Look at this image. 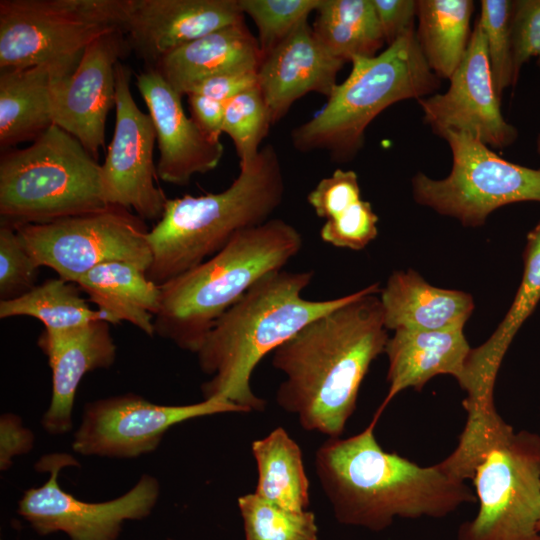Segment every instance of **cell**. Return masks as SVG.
<instances>
[{"instance_id": "74e56055", "label": "cell", "mask_w": 540, "mask_h": 540, "mask_svg": "<svg viewBox=\"0 0 540 540\" xmlns=\"http://www.w3.org/2000/svg\"><path fill=\"white\" fill-rule=\"evenodd\" d=\"M511 34L516 83L521 67L531 58H537L540 67V0L513 1Z\"/></svg>"}, {"instance_id": "ffe728a7", "label": "cell", "mask_w": 540, "mask_h": 540, "mask_svg": "<svg viewBox=\"0 0 540 540\" xmlns=\"http://www.w3.org/2000/svg\"><path fill=\"white\" fill-rule=\"evenodd\" d=\"M345 62L319 42L308 21L300 23L263 58L258 87L267 104L272 125L282 119L300 97L315 92L331 95Z\"/></svg>"}, {"instance_id": "3957f363", "label": "cell", "mask_w": 540, "mask_h": 540, "mask_svg": "<svg viewBox=\"0 0 540 540\" xmlns=\"http://www.w3.org/2000/svg\"><path fill=\"white\" fill-rule=\"evenodd\" d=\"M313 276V271L271 272L216 321L196 352L200 369L210 377L201 386L203 399L226 400L247 412L264 409L265 401L250 385L258 363L311 321L354 295L305 299L302 292Z\"/></svg>"}, {"instance_id": "5bb4252c", "label": "cell", "mask_w": 540, "mask_h": 540, "mask_svg": "<svg viewBox=\"0 0 540 540\" xmlns=\"http://www.w3.org/2000/svg\"><path fill=\"white\" fill-rule=\"evenodd\" d=\"M131 77V69L118 62L115 127L100 171L102 197L107 205L124 207L144 221H158L168 198L156 184V132L149 113L140 110L132 96Z\"/></svg>"}, {"instance_id": "7bdbcfd3", "label": "cell", "mask_w": 540, "mask_h": 540, "mask_svg": "<svg viewBox=\"0 0 540 540\" xmlns=\"http://www.w3.org/2000/svg\"><path fill=\"white\" fill-rule=\"evenodd\" d=\"M525 248L540 251V222L528 233Z\"/></svg>"}, {"instance_id": "83f0119b", "label": "cell", "mask_w": 540, "mask_h": 540, "mask_svg": "<svg viewBox=\"0 0 540 540\" xmlns=\"http://www.w3.org/2000/svg\"><path fill=\"white\" fill-rule=\"evenodd\" d=\"M316 12L314 34L345 63L375 57L385 44L372 0H321Z\"/></svg>"}, {"instance_id": "f1b7e54d", "label": "cell", "mask_w": 540, "mask_h": 540, "mask_svg": "<svg viewBox=\"0 0 540 540\" xmlns=\"http://www.w3.org/2000/svg\"><path fill=\"white\" fill-rule=\"evenodd\" d=\"M471 0L417 1V39L433 73L439 78L453 75L469 43Z\"/></svg>"}, {"instance_id": "603a6c76", "label": "cell", "mask_w": 540, "mask_h": 540, "mask_svg": "<svg viewBox=\"0 0 540 540\" xmlns=\"http://www.w3.org/2000/svg\"><path fill=\"white\" fill-rule=\"evenodd\" d=\"M82 56V55H81ZM81 56L0 70V147L34 141L53 122L54 90Z\"/></svg>"}, {"instance_id": "30bf717a", "label": "cell", "mask_w": 540, "mask_h": 540, "mask_svg": "<svg viewBox=\"0 0 540 540\" xmlns=\"http://www.w3.org/2000/svg\"><path fill=\"white\" fill-rule=\"evenodd\" d=\"M15 229L39 267L73 283L103 263L124 261L146 272L152 260L145 221L116 205Z\"/></svg>"}, {"instance_id": "d4e9b609", "label": "cell", "mask_w": 540, "mask_h": 540, "mask_svg": "<svg viewBox=\"0 0 540 540\" xmlns=\"http://www.w3.org/2000/svg\"><path fill=\"white\" fill-rule=\"evenodd\" d=\"M380 292L384 325L394 331L464 328L474 309L470 294L435 287L412 269L393 272Z\"/></svg>"}, {"instance_id": "8d00e7d4", "label": "cell", "mask_w": 540, "mask_h": 540, "mask_svg": "<svg viewBox=\"0 0 540 540\" xmlns=\"http://www.w3.org/2000/svg\"><path fill=\"white\" fill-rule=\"evenodd\" d=\"M361 200L357 174L352 170L336 169L319 181L308 194L307 201L320 218L331 220Z\"/></svg>"}, {"instance_id": "f35d334b", "label": "cell", "mask_w": 540, "mask_h": 540, "mask_svg": "<svg viewBox=\"0 0 540 540\" xmlns=\"http://www.w3.org/2000/svg\"><path fill=\"white\" fill-rule=\"evenodd\" d=\"M385 43L391 45L408 31L414 29L417 1L372 0Z\"/></svg>"}, {"instance_id": "60d3db41", "label": "cell", "mask_w": 540, "mask_h": 540, "mask_svg": "<svg viewBox=\"0 0 540 540\" xmlns=\"http://www.w3.org/2000/svg\"><path fill=\"white\" fill-rule=\"evenodd\" d=\"M257 85L258 71L229 72L202 81L188 94H200L226 102Z\"/></svg>"}, {"instance_id": "4dcf8cb0", "label": "cell", "mask_w": 540, "mask_h": 540, "mask_svg": "<svg viewBox=\"0 0 540 540\" xmlns=\"http://www.w3.org/2000/svg\"><path fill=\"white\" fill-rule=\"evenodd\" d=\"M245 540H318L313 512L289 510L255 493L238 498Z\"/></svg>"}, {"instance_id": "bcb514c9", "label": "cell", "mask_w": 540, "mask_h": 540, "mask_svg": "<svg viewBox=\"0 0 540 540\" xmlns=\"http://www.w3.org/2000/svg\"><path fill=\"white\" fill-rule=\"evenodd\" d=\"M167 540H172V539H167Z\"/></svg>"}, {"instance_id": "2e32d148", "label": "cell", "mask_w": 540, "mask_h": 540, "mask_svg": "<svg viewBox=\"0 0 540 540\" xmlns=\"http://www.w3.org/2000/svg\"><path fill=\"white\" fill-rule=\"evenodd\" d=\"M129 50L121 29L99 36L54 90V125L74 136L95 158L105 145L107 116L115 106L116 65Z\"/></svg>"}, {"instance_id": "d590c367", "label": "cell", "mask_w": 540, "mask_h": 540, "mask_svg": "<svg viewBox=\"0 0 540 540\" xmlns=\"http://www.w3.org/2000/svg\"><path fill=\"white\" fill-rule=\"evenodd\" d=\"M377 222L371 204L361 199L336 218L327 220L320 237L335 247L361 250L376 238Z\"/></svg>"}, {"instance_id": "e575fe53", "label": "cell", "mask_w": 540, "mask_h": 540, "mask_svg": "<svg viewBox=\"0 0 540 540\" xmlns=\"http://www.w3.org/2000/svg\"><path fill=\"white\" fill-rule=\"evenodd\" d=\"M39 266L15 228L0 225V301L17 298L36 286Z\"/></svg>"}, {"instance_id": "d6986e66", "label": "cell", "mask_w": 540, "mask_h": 540, "mask_svg": "<svg viewBox=\"0 0 540 540\" xmlns=\"http://www.w3.org/2000/svg\"><path fill=\"white\" fill-rule=\"evenodd\" d=\"M110 323L99 320L62 330H43L37 344L48 359L52 372V395L41 425L49 434L72 430V410L78 386L94 370L111 367L117 347Z\"/></svg>"}, {"instance_id": "9c48e42d", "label": "cell", "mask_w": 540, "mask_h": 540, "mask_svg": "<svg viewBox=\"0 0 540 540\" xmlns=\"http://www.w3.org/2000/svg\"><path fill=\"white\" fill-rule=\"evenodd\" d=\"M126 0H1L0 70L79 57L121 29Z\"/></svg>"}, {"instance_id": "ac0fdd59", "label": "cell", "mask_w": 540, "mask_h": 540, "mask_svg": "<svg viewBox=\"0 0 540 540\" xmlns=\"http://www.w3.org/2000/svg\"><path fill=\"white\" fill-rule=\"evenodd\" d=\"M136 86L156 132L158 178L183 186L194 175L215 169L224 153L223 144L208 136L185 114L182 95L153 68H147L136 76Z\"/></svg>"}, {"instance_id": "44dd1931", "label": "cell", "mask_w": 540, "mask_h": 540, "mask_svg": "<svg viewBox=\"0 0 540 540\" xmlns=\"http://www.w3.org/2000/svg\"><path fill=\"white\" fill-rule=\"evenodd\" d=\"M539 300L540 252L526 249L522 281L510 309L487 341L471 349L458 382L467 394L463 401L467 419L481 420L497 413L494 388L498 370L514 336Z\"/></svg>"}, {"instance_id": "7a4b0ae2", "label": "cell", "mask_w": 540, "mask_h": 540, "mask_svg": "<svg viewBox=\"0 0 540 540\" xmlns=\"http://www.w3.org/2000/svg\"><path fill=\"white\" fill-rule=\"evenodd\" d=\"M377 421L351 437L329 438L316 451V475L340 523L379 531L395 517L440 518L476 501L439 463L422 467L383 450Z\"/></svg>"}, {"instance_id": "7402d4cb", "label": "cell", "mask_w": 540, "mask_h": 540, "mask_svg": "<svg viewBox=\"0 0 540 540\" xmlns=\"http://www.w3.org/2000/svg\"><path fill=\"white\" fill-rule=\"evenodd\" d=\"M471 349L463 328L395 330L384 351L388 358L389 388L373 418L378 420L397 394L407 388L420 391L437 375H451L459 382Z\"/></svg>"}, {"instance_id": "484cf974", "label": "cell", "mask_w": 540, "mask_h": 540, "mask_svg": "<svg viewBox=\"0 0 540 540\" xmlns=\"http://www.w3.org/2000/svg\"><path fill=\"white\" fill-rule=\"evenodd\" d=\"M76 284L110 324L128 322L150 337L155 335L161 288L141 268L124 261L107 262L91 269Z\"/></svg>"}, {"instance_id": "9a60e30c", "label": "cell", "mask_w": 540, "mask_h": 540, "mask_svg": "<svg viewBox=\"0 0 540 540\" xmlns=\"http://www.w3.org/2000/svg\"><path fill=\"white\" fill-rule=\"evenodd\" d=\"M445 93L418 100L423 119L436 134L451 130L505 148L518 136L503 117L496 92L484 32L475 22L465 54L450 77Z\"/></svg>"}, {"instance_id": "cb8c5ba5", "label": "cell", "mask_w": 540, "mask_h": 540, "mask_svg": "<svg viewBox=\"0 0 540 540\" xmlns=\"http://www.w3.org/2000/svg\"><path fill=\"white\" fill-rule=\"evenodd\" d=\"M263 56L245 22L214 31L179 47L152 67L180 95L229 72L258 71Z\"/></svg>"}, {"instance_id": "ab89813d", "label": "cell", "mask_w": 540, "mask_h": 540, "mask_svg": "<svg viewBox=\"0 0 540 540\" xmlns=\"http://www.w3.org/2000/svg\"><path fill=\"white\" fill-rule=\"evenodd\" d=\"M35 437L24 427L22 419L13 413L0 418V469L6 471L14 458L27 454L33 449Z\"/></svg>"}, {"instance_id": "277c9868", "label": "cell", "mask_w": 540, "mask_h": 540, "mask_svg": "<svg viewBox=\"0 0 540 540\" xmlns=\"http://www.w3.org/2000/svg\"><path fill=\"white\" fill-rule=\"evenodd\" d=\"M219 193L168 199L149 229L151 264L147 277L158 286L218 253L240 231L270 219L282 203L285 182L277 151L262 147Z\"/></svg>"}, {"instance_id": "8992f818", "label": "cell", "mask_w": 540, "mask_h": 540, "mask_svg": "<svg viewBox=\"0 0 540 540\" xmlns=\"http://www.w3.org/2000/svg\"><path fill=\"white\" fill-rule=\"evenodd\" d=\"M351 63V73L337 84L323 109L292 131L295 149L326 150L335 160H349L362 147L367 126L383 110L440 88L414 29L375 57H356Z\"/></svg>"}, {"instance_id": "836d02e7", "label": "cell", "mask_w": 540, "mask_h": 540, "mask_svg": "<svg viewBox=\"0 0 540 540\" xmlns=\"http://www.w3.org/2000/svg\"><path fill=\"white\" fill-rule=\"evenodd\" d=\"M513 1L482 0L480 24L486 39L491 73L499 97L509 86L515 85L512 53Z\"/></svg>"}, {"instance_id": "1f68e13d", "label": "cell", "mask_w": 540, "mask_h": 540, "mask_svg": "<svg viewBox=\"0 0 540 540\" xmlns=\"http://www.w3.org/2000/svg\"><path fill=\"white\" fill-rule=\"evenodd\" d=\"M271 125V116L258 85L226 101L222 133L232 139L240 164L258 155Z\"/></svg>"}, {"instance_id": "ee69618b", "label": "cell", "mask_w": 540, "mask_h": 540, "mask_svg": "<svg viewBox=\"0 0 540 540\" xmlns=\"http://www.w3.org/2000/svg\"><path fill=\"white\" fill-rule=\"evenodd\" d=\"M537 152L540 155V135H539V137L537 139Z\"/></svg>"}, {"instance_id": "d6a6232c", "label": "cell", "mask_w": 540, "mask_h": 540, "mask_svg": "<svg viewBox=\"0 0 540 540\" xmlns=\"http://www.w3.org/2000/svg\"><path fill=\"white\" fill-rule=\"evenodd\" d=\"M258 30L263 58L275 49L300 23L316 11L321 0H238Z\"/></svg>"}, {"instance_id": "b9f144b4", "label": "cell", "mask_w": 540, "mask_h": 540, "mask_svg": "<svg viewBox=\"0 0 540 540\" xmlns=\"http://www.w3.org/2000/svg\"><path fill=\"white\" fill-rule=\"evenodd\" d=\"M187 98L191 118L208 136L220 140L226 102L195 93Z\"/></svg>"}, {"instance_id": "4fadbf2b", "label": "cell", "mask_w": 540, "mask_h": 540, "mask_svg": "<svg viewBox=\"0 0 540 540\" xmlns=\"http://www.w3.org/2000/svg\"><path fill=\"white\" fill-rule=\"evenodd\" d=\"M248 413L217 398L188 405H160L127 393L88 402L72 448L84 456L131 459L155 451L165 433L182 422L223 413Z\"/></svg>"}, {"instance_id": "7c38bea8", "label": "cell", "mask_w": 540, "mask_h": 540, "mask_svg": "<svg viewBox=\"0 0 540 540\" xmlns=\"http://www.w3.org/2000/svg\"><path fill=\"white\" fill-rule=\"evenodd\" d=\"M75 465L77 461L66 453L47 454L36 463V470L48 472L49 478L43 485L24 492L18 502V514L39 535L61 531L70 540H117L125 521L146 518L158 501L159 481L148 474L115 499L81 501L58 483L60 471Z\"/></svg>"}, {"instance_id": "e0dca14e", "label": "cell", "mask_w": 540, "mask_h": 540, "mask_svg": "<svg viewBox=\"0 0 540 540\" xmlns=\"http://www.w3.org/2000/svg\"><path fill=\"white\" fill-rule=\"evenodd\" d=\"M238 0H126L122 30L148 68L171 51L244 22Z\"/></svg>"}, {"instance_id": "ba28073f", "label": "cell", "mask_w": 540, "mask_h": 540, "mask_svg": "<svg viewBox=\"0 0 540 540\" xmlns=\"http://www.w3.org/2000/svg\"><path fill=\"white\" fill-rule=\"evenodd\" d=\"M439 136L450 146L452 169L441 180L417 173L412 179L417 203L476 227L499 207L540 202V169L509 162L465 133L447 130Z\"/></svg>"}, {"instance_id": "4316f807", "label": "cell", "mask_w": 540, "mask_h": 540, "mask_svg": "<svg viewBox=\"0 0 540 540\" xmlns=\"http://www.w3.org/2000/svg\"><path fill=\"white\" fill-rule=\"evenodd\" d=\"M257 466L255 494L280 507L303 511L310 503L309 480L300 446L288 432L277 427L252 442Z\"/></svg>"}, {"instance_id": "52a82bcc", "label": "cell", "mask_w": 540, "mask_h": 540, "mask_svg": "<svg viewBox=\"0 0 540 540\" xmlns=\"http://www.w3.org/2000/svg\"><path fill=\"white\" fill-rule=\"evenodd\" d=\"M101 165L71 134L51 125L0 158L1 224L46 223L103 208Z\"/></svg>"}, {"instance_id": "5b68a950", "label": "cell", "mask_w": 540, "mask_h": 540, "mask_svg": "<svg viewBox=\"0 0 540 540\" xmlns=\"http://www.w3.org/2000/svg\"><path fill=\"white\" fill-rule=\"evenodd\" d=\"M302 246L300 232L283 219L238 232L218 253L160 286L154 334L196 353L216 321L258 280L282 270Z\"/></svg>"}, {"instance_id": "f6af8a7d", "label": "cell", "mask_w": 540, "mask_h": 540, "mask_svg": "<svg viewBox=\"0 0 540 540\" xmlns=\"http://www.w3.org/2000/svg\"><path fill=\"white\" fill-rule=\"evenodd\" d=\"M538 531L540 532V522H539V524H538Z\"/></svg>"}, {"instance_id": "8fae6325", "label": "cell", "mask_w": 540, "mask_h": 540, "mask_svg": "<svg viewBox=\"0 0 540 540\" xmlns=\"http://www.w3.org/2000/svg\"><path fill=\"white\" fill-rule=\"evenodd\" d=\"M472 481L479 508L458 540H540V435L513 431L488 451Z\"/></svg>"}, {"instance_id": "f546056e", "label": "cell", "mask_w": 540, "mask_h": 540, "mask_svg": "<svg viewBox=\"0 0 540 540\" xmlns=\"http://www.w3.org/2000/svg\"><path fill=\"white\" fill-rule=\"evenodd\" d=\"M80 290L76 283L60 277L48 279L22 296L0 301V318L32 317L49 331L68 330L99 320L108 322L103 312L92 309L81 297Z\"/></svg>"}, {"instance_id": "6da1fadb", "label": "cell", "mask_w": 540, "mask_h": 540, "mask_svg": "<svg viewBox=\"0 0 540 540\" xmlns=\"http://www.w3.org/2000/svg\"><path fill=\"white\" fill-rule=\"evenodd\" d=\"M377 283L314 319L279 346L272 365L285 375L276 402L307 431L342 435L371 363L389 339Z\"/></svg>"}]
</instances>
